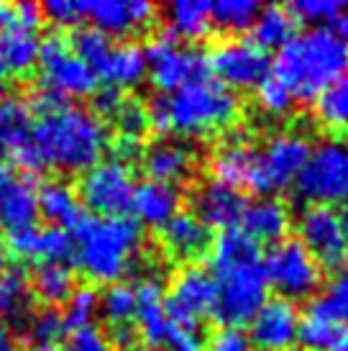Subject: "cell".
Wrapping results in <instances>:
<instances>
[{"instance_id":"cell-40","label":"cell","mask_w":348,"mask_h":351,"mask_svg":"<svg viewBox=\"0 0 348 351\" xmlns=\"http://www.w3.org/2000/svg\"><path fill=\"white\" fill-rule=\"evenodd\" d=\"M110 44H113V39L105 36L103 31L92 29V26H79V29H75L72 39H69L72 51H75L90 69L103 59V54L110 49Z\"/></svg>"},{"instance_id":"cell-28","label":"cell","mask_w":348,"mask_h":351,"mask_svg":"<svg viewBox=\"0 0 348 351\" xmlns=\"http://www.w3.org/2000/svg\"><path fill=\"white\" fill-rule=\"evenodd\" d=\"M343 323L333 315L325 298H318L308 305L305 315H300V331L297 341L308 351H330L333 341L338 339Z\"/></svg>"},{"instance_id":"cell-43","label":"cell","mask_w":348,"mask_h":351,"mask_svg":"<svg viewBox=\"0 0 348 351\" xmlns=\"http://www.w3.org/2000/svg\"><path fill=\"white\" fill-rule=\"evenodd\" d=\"M203 351H253L243 328H218L205 341Z\"/></svg>"},{"instance_id":"cell-50","label":"cell","mask_w":348,"mask_h":351,"mask_svg":"<svg viewBox=\"0 0 348 351\" xmlns=\"http://www.w3.org/2000/svg\"><path fill=\"white\" fill-rule=\"evenodd\" d=\"M113 159L126 167H131L138 159H144V144H141V138L118 136L116 144H113Z\"/></svg>"},{"instance_id":"cell-37","label":"cell","mask_w":348,"mask_h":351,"mask_svg":"<svg viewBox=\"0 0 348 351\" xmlns=\"http://www.w3.org/2000/svg\"><path fill=\"white\" fill-rule=\"evenodd\" d=\"M26 333L34 341V346H57V341L67 333L64 328V315L59 308H41L31 313L26 321Z\"/></svg>"},{"instance_id":"cell-56","label":"cell","mask_w":348,"mask_h":351,"mask_svg":"<svg viewBox=\"0 0 348 351\" xmlns=\"http://www.w3.org/2000/svg\"><path fill=\"white\" fill-rule=\"evenodd\" d=\"M29 351H64L62 346H34V349Z\"/></svg>"},{"instance_id":"cell-8","label":"cell","mask_w":348,"mask_h":351,"mask_svg":"<svg viewBox=\"0 0 348 351\" xmlns=\"http://www.w3.org/2000/svg\"><path fill=\"white\" fill-rule=\"evenodd\" d=\"M264 277L284 300L295 302L318 293L323 285V267L297 239H284L264 256Z\"/></svg>"},{"instance_id":"cell-7","label":"cell","mask_w":348,"mask_h":351,"mask_svg":"<svg viewBox=\"0 0 348 351\" xmlns=\"http://www.w3.org/2000/svg\"><path fill=\"white\" fill-rule=\"evenodd\" d=\"M146 75L151 77L162 93L179 90L187 82L210 77L208 67V51L197 47H179V36L166 23L156 31V36L146 44Z\"/></svg>"},{"instance_id":"cell-9","label":"cell","mask_w":348,"mask_h":351,"mask_svg":"<svg viewBox=\"0 0 348 351\" xmlns=\"http://www.w3.org/2000/svg\"><path fill=\"white\" fill-rule=\"evenodd\" d=\"M134 172L116 159H100L82 172L77 197L82 208L92 210L97 218H121L131 210L134 200Z\"/></svg>"},{"instance_id":"cell-34","label":"cell","mask_w":348,"mask_h":351,"mask_svg":"<svg viewBox=\"0 0 348 351\" xmlns=\"http://www.w3.org/2000/svg\"><path fill=\"white\" fill-rule=\"evenodd\" d=\"M261 5L256 0H218L210 3V21L213 26L228 34H241L253 26Z\"/></svg>"},{"instance_id":"cell-22","label":"cell","mask_w":348,"mask_h":351,"mask_svg":"<svg viewBox=\"0 0 348 351\" xmlns=\"http://www.w3.org/2000/svg\"><path fill=\"white\" fill-rule=\"evenodd\" d=\"M92 72L97 82L103 80L110 88H136L146 77L144 47H138L134 41H113L103 59L92 67Z\"/></svg>"},{"instance_id":"cell-42","label":"cell","mask_w":348,"mask_h":351,"mask_svg":"<svg viewBox=\"0 0 348 351\" xmlns=\"http://www.w3.org/2000/svg\"><path fill=\"white\" fill-rule=\"evenodd\" d=\"M346 5L348 3H343V0H295V3L287 5V10L295 16V21H308V23H315V26L325 23L328 26Z\"/></svg>"},{"instance_id":"cell-48","label":"cell","mask_w":348,"mask_h":351,"mask_svg":"<svg viewBox=\"0 0 348 351\" xmlns=\"http://www.w3.org/2000/svg\"><path fill=\"white\" fill-rule=\"evenodd\" d=\"M123 90L110 88V85H103L92 93V106H95V116L100 118H113V113L118 110V106L123 103Z\"/></svg>"},{"instance_id":"cell-20","label":"cell","mask_w":348,"mask_h":351,"mask_svg":"<svg viewBox=\"0 0 348 351\" xmlns=\"http://www.w3.org/2000/svg\"><path fill=\"white\" fill-rule=\"evenodd\" d=\"M210 169H213L215 180L223 185L253 193L256 172H259V152L243 138L225 141L210 156Z\"/></svg>"},{"instance_id":"cell-15","label":"cell","mask_w":348,"mask_h":351,"mask_svg":"<svg viewBox=\"0 0 348 351\" xmlns=\"http://www.w3.org/2000/svg\"><path fill=\"white\" fill-rule=\"evenodd\" d=\"M300 311L292 300L269 298L249 323L251 349L259 351H290L297 343Z\"/></svg>"},{"instance_id":"cell-52","label":"cell","mask_w":348,"mask_h":351,"mask_svg":"<svg viewBox=\"0 0 348 351\" xmlns=\"http://www.w3.org/2000/svg\"><path fill=\"white\" fill-rule=\"evenodd\" d=\"M325 29H330L333 34H338L340 39H346V41H348V5H346L343 10H340V13L336 16V19L330 21V23L325 26Z\"/></svg>"},{"instance_id":"cell-58","label":"cell","mask_w":348,"mask_h":351,"mask_svg":"<svg viewBox=\"0 0 348 351\" xmlns=\"http://www.w3.org/2000/svg\"><path fill=\"white\" fill-rule=\"evenodd\" d=\"M346 272H348V269H346Z\"/></svg>"},{"instance_id":"cell-36","label":"cell","mask_w":348,"mask_h":351,"mask_svg":"<svg viewBox=\"0 0 348 351\" xmlns=\"http://www.w3.org/2000/svg\"><path fill=\"white\" fill-rule=\"evenodd\" d=\"M105 315V321L116 328V326H131L136 315V287L128 282L110 285L105 293L100 295V308Z\"/></svg>"},{"instance_id":"cell-16","label":"cell","mask_w":348,"mask_h":351,"mask_svg":"<svg viewBox=\"0 0 348 351\" xmlns=\"http://www.w3.org/2000/svg\"><path fill=\"white\" fill-rule=\"evenodd\" d=\"M79 19L105 36H128L131 31L149 26L156 16L151 0H77Z\"/></svg>"},{"instance_id":"cell-51","label":"cell","mask_w":348,"mask_h":351,"mask_svg":"<svg viewBox=\"0 0 348 351\" xmlns=\"http://www.w3.org/2000/svg\"><path fill=\"white\" fill-rule=\"evenodd\" d=\"M113 341H116V346H121V349H134L136 331L131 326H116V328H113Z\"/></svg>"},{"instance_id":"cell-44","label":"cell","mask_w":348,"mask_h":351,"mask_svg":"<svg viewBox=\"0 0 348 351\" xmlns=\"http://www.w3.org/2000/svg\"><path fill=\"white\" fill-rule=\"evenodd\" d=\"M67 351H113V343H110V339L100 328L85 326L79 331L69 333Z\"/></svg>"},{"instance_id":"cell-54","label":"cell","mask_w":348,"mask_h":351,"mask_svg":"<svg viewBox=\"0 0 348 351\" xmlns=\"http://www.w3.org/2000/svg\"><path fill=\"white\" fill-rule=\"evenodd\" d=\"M8 269V249H5V241L0 239V277Z\"/></svg>"},{"instance_id":"cell-57","label":"cell","mask_w":348,"mask_h":351,"mask_svg":"<svg viewBox=\"0 0 348 351\" xmlns=\"http://www.w3.org/2000/svg\"><path fill=\"white\" fill-rule=\"evenodd\" d=\"M5 77H8V75H5V69L0 67V88H3V82H5Z\"/></svg>"},{"instance_id":"cell-18","label":"cell","mask_w":348,"mask_h":351,"mask_svg":"<svg viewBox=\"0 0 348 351\" xmlns=\"http://www.w3.org/2000/svg\"><path fill=\"white\" fill-rule=\"evenodd\" d=\"M34 177L16 172L10 167H0V223L13 228L34 226L39 218Z\"/></svg>"},{"instance_id":"cell-24","label":"cell","mask_w":348,"mask_h":351,"mask_svg":"<svg viewBox=\"0 0 348 351\" xmlns=\"http://www.w3.org/2000/svg\"><path fill=\"white\" fill-rule=\"evenodd\" d=\"M39 31L23 26L21 19L13 21L0 29V67L16 77L29 75L39 62Z\"/></svg>"},{"instance_id":"cell-17","label":"cell","mask_w":348,"mask_h":351,"mask_svg":"<svg viewBox=\"0 0 348 351\" xmlns=\"http://www.w3.org/2000/svg\"><path fill=\"white\" fill-rule=\"evenodd\" d=\"M246 197L241 190L223 185L218 180H208L203 185H197L192 193V210L190 213L205 223L208 228H236L241 223V215L246 210Z\"/></svg>"},{"instance_id":"cell-2","label":"cell","mask_w":348,"mask_h":351,"mask_svg":"<svg viewBox=\"0 0 348 351\" xmlns=\"http://www.w3.org/2000/svg\"><path fill=\"white\" fill-rule=\"evenodd\" d=\"M348 72V41L325 26L295 34L277 54L274 75L295 100L312 103Z\"/></svg>"},{"instance_id":"cell-47","label":"cell","mask_w":348,"mask_h":351,"mask_svg":"<svg viewBox=\"0 0 348 351\" xmlns=\"http://www.w3.org/2000/svg\"><path fill=\"white\" fill-rule=\"evenodd\" d=\"M205 339L200 331H190V328H177L172 326L166 333L164 351H203Z\"/></svg>"},{"instance_id":"cell-30","label":"cell","mask_w":348,"mask_h":351,"mask_svg":"<svg viewBox=\"0 0 348 351\" xmlns=\"http://www.w3.org/2000/svg\"><path fill=\"white\" fill-rule=\"evenodd\" d=\"M31 293L44 302V308H59L75 293V274L62 262L39 264L31 280Z\"/></svg>"},{"instance_id":"cell-33","label":"cell","mask_w":348,"mask_h":351,"mask_svg":"<svg viewBox=\"0 0 348 351\" xmlns=\"http://www.w3.org/2000/svg\"><path fill=\"white\" fill-rule=\"evenodd\" d=\"M29 131V108L18 98H0V167Z\"/></svg>"},{"instance_id":"cell-11","label":"cell","mask_w":348,"mask_h":351,"mask_svg":"<svg viewBox=\"0 0 348 351\" xmlns=\"http://www.w3.org/2000/svg\"><path fill=\"white\" fill-rule=\"evenodd\" d=\"M41 69V88L57 93L62 98H85L97 90L95 72L72 51L67 39L59 34H51L41 41L39 62Z\"/></svg>"},{"instance_id":"cell-39","label":"cell","mask_w":348,"mask_h":351,"mask_svg":"<svg viewBox=\"0 0 348 351\" xmlns=\"http://www.w3.org/2000/svg\"><path fill=\"white\" fill-rule=\"evenodd\" d=\"M253 90H256V103L269 116H287L295 108V95L274 72H269Z\"/></svg>"},{"instance_id":"cell-3","label":"cell","mask_w":348,"mask_h":351,"mask_svg":"<svg viewBox=\"0 0 348 351\" xmlns=\"http://www.w3.org/2000/svg\"><path fill=\"white\" fill-rule=\"evenodd\" d=\"M72 231H75L72 256L79 272L100 285H116L123 274L131 272L144 241L138 221L128 215L97 218L85 213V218Z\"/></svg>"},{"instance_id":"cell-55","label":"cell","mask_w":348,"mask_h":351,"mask_svg":"<svg viewBox=\"0 0 348 351\" xmlns=\"http://www.w3.org/2000/svg\"><path fill=\"white\" fill-rule=\"evenodd\" d=\"M338 218H340V226H343V234L348 236V203L340 208V213H338Z\"/></svg>"},{"instance_id":"cell-31","label":"cell","mask_w":348,"mask_h":351,"mask_svg":"<svg viewBox=\"0 0 348 351\" xmlns=\"http://www.w3.org/2000/svg\"><path fill=\"white\" fill-rule=\"evenodd\" d=\"M169 26L177 36L190 41L205 39L213 31L210 3L208 0H177L169 5Z\"/></svg>"},{"instance_id":"cell-14","label":"cell","mask_w":348,"mask_h":351,"mask_svg":"<svg viewBox=\"0 0 348 351\" xmlns=\"http://www.w3.org/2000/svg\"><path fill=\"white\" fill-rule=\"evenodd\" d=\"M300 241L323 269H340L348 262V236L338 210L330 205H308L297 218Z\"/></svg>"},{"instance_id":"cell-19","label":"cell","mask_w":348,"mask_h":351,"mask_svg":"<svg viewBox=\"0 0 348 351\" xmlns=\"http://www.w3.org/2000/svg\"><path fill=\"white\" fill-rule=\"evenodd\" d=\"M136 321L138 333L151 351H162L166 343V333L172 323L164 311V285L156 274L144 277L136 287Z\"/></svg>"},{"instance_id":"cell-27","label":"cell","mask_w":348,"mask_h":351,"mask_svg":"<svg viewBox=\"0 0 348 351\" xmlns=\"http://www.w3.org/2000/svg\"><path fill=\"white\" fill-rule=\"evenodd\" d=\"M36 203H39V213L49 223L64 228V231H72L85 218V208L79 203L77 193L62 180L44 182L36 190Z\"/></svg>"},{"instance_id":"cell-4","label":"cell","mask_w":348,"mask_h":351,"mask_svg":"<svg viewBox=\"0 0 348 351\" xmlns=\"http://www.w3.org/2000/svg\"><path fill=\"white\" fill-rule=\"evenodd\" d=\"M241 116V98L223 82L208 77L187 82L169 98L172 131L182 136H213L233 126Z\"/></svg>"},{"instance_id":"cell-21","label":"cell","mask_w":348,"mask_h":351,"mask_svg":"<svg viewBox=\"0 0 348 351\" xmlns=\"http://www.w3.org/2000/svg\"><path fill=\"white\" fill-rule=\"evenodd\" d=\"M159 241L179 262H192L210 249V228L200 223L190 210H179L159 228Z\"/></svg>"},{"instance_id":"cell-35","label":"cell","mask_w":348,"mask_h":351,"mask_svg":"<svg viewBox=\"0 0 348 351\" xmlns=\"http://www.w3.org/2000/svg\"><path fill=\"white\" fill-rule=\"evenodd\" d=\"M315 110L323 126L338 134H348V72L315 100Z\"/></svg>"},{"instance_id":"cell-6","label":"cell","mask_w":348,"mask_h":351,"mask_svg":"<svg viewBox=\"0 0 348 351\" xmlns=\"http://www.w3.org/2000/svg\"><path fill=\"white\" fill-rule=\"evenodd\" d=\"M295 193L308 205H333L348 200V144L328 138L312 147L295 180Z\"/></svg>"},{"instance_id":"cell-13","label":"cell","mask_w":348,"mask_h":351,"mask_svg":"<svg viewBox=\"0 0 348 351\" xmlns=\"http://www.w3.org/2000/svg\"><path fill=\"white\" fill-rule=\"evenodd\" d=\"M208 67L218 82L236 93L256 88L271 72V59L251 39H225L208 51Z\"/></svg>"},{"instance_id":"cell-26","label":"cell","mask_w":348,"mask_h":351,"mask_svg":"<svg viewBox=\"0 0 348 351\" xmlns=\"http://www.w3.org/2000/svg\"><path fill=\"white\" fill-rule=\"evenodd\" d=\"M141 162H144L149 180L177 185V182H182L184 177L192 175L195 154L187 144H179V141H159L151 149H146Z\"/></svg>"},{"instance_id":"cell-53","label":"cell","mask_w":348,"mask_h":351,"mask_svg":"<svg viewBox=\"0 0 348 351\" xmlns=\"http://www.w3.org/2000/svg\"><path fill=\"white\" fill-rule=\"evenodd\" d=\"M0 351H21L16 333L10 331L8 326H3V323H0Z\"/></svg>"},{"instance_id":"cell-32","label":"cell","mask_w":348,"mask_h":351,"mask_svg":"<svg viewBox=\"0 0 348 351\" xmlns=\"http://www.w3.org/2000/svg\"><path fill=\"white\" fill-rule=\"evenodd\" d=\"M31 280L21 267L5 269L0 277V318L3 321H21L31 311Z\"/></svg>"},{"instance_id":"cell-25","label":"cell","mask_w":348,"mask_h":351,"mask_svg":"<svg viewBox=\"0 0 348 351\" xmlns=\"http://www.w3.org/2000/svg\"><path fill=\"white\" fill-rule=\"evenodd\" d=\"M179 203H182V193L177 185L146 180L141 185H136L131 210L144 226L162 228L172 215L179 213Z\"/></svg>"},{"instance_id":"cell-45","label":"cell","mask_w":348,"mask_h":351,"mask_svg":"<svg viewBox=\"0 0 348 351\" xmlns=\"http://www.w3.org/2000/svg\"><path fill=\"white\" fill-rule=\"evenodd\" d=\"M325 302L330 305L333 315H336L343 326H348V272L338 274V277L333 280L328 295H325Z\"/></svg>"},{"instance_id":"cell-10","label":"cell","mask_w":348,"mask_h":351,"mask_svg":"<svg viewBox=\"0 0 348 351\" xmlns=\"http://www.w3.org/2000/svg\"><path fill=\"white\" fill-rule=\"evenodd\" d=\"M218 302V282L205 267H182L164 295L166 318L177 328L200 331V321L213 315Z\"/></svg>"},{"instance_id":"cell-29","label":"cell","mask_w":348,"mask_h":351,"mask_svg":"<svg viewBox=\"0 0 348 351\" xmlns=\"http://www.w3.org/2000/svg\"><path fill=\"white\" fill-rule=\"evenodd\" d=\"M297 21L292 16L287 5H266L259 10V16L251 26V41L259 49H282L287 41L295 36Z\"/></svg>"},{"instance_id":"cell-23","label":"cell","mask_w":348,"mask_h":351,"mask_svg":"<svg viewBox=\"0 0 348 351\" xmlns=\"http://www.w3.org/2000/svg\"><path fill=\"white\" fill-rule=\"evenodd\" d=\"M292 228L290 208L277 197H259L246 203L241 215V231L251 236L256 244H279Z\"/></svg>"},{"instance_id":"cell-38","label":"cell","mask_w":348,"mask_h":351,"mask_svg":"<svg viewBox=\"0 0 348 351\" xmlns=\"http://www.w3.org/2000/svg\"><path fill=\"white\" fill-rule=\"evenodd\" d=\"M64 328L69 333L79 331L85 326H92L97 308H100V295L92 287H75V293L69 295V300L64 302Z\"/></svg>"},{"instance_id":"cell-46","label":"cell","mask_w":348,"mask_h":351,"mask_svg":"<svg viewBox=\"0 0 348 351\" xmlns=\"http://www.w3.org/2000/svg\"><path fill=\"white\" fill-rule=\"evenodd\" d=\"M41 16H47L49 21H54L59 26H72L79 21L77 0H47L41 5Z\"/></svg>"},{"instance_id":"cell-49","label":"cell","mask_w":348,"mask_h":351,"mask_svg":"<svg viewBox=\"0 0 348 351\" xmlns=\"http://www.w3.org/2000/svg\"><path fill=\"white\" fill-rule=\"evenodd\" d=\"M146 116H149V126L159 131V134H169L172 131V118H169V98L166 95H154L146 106Z\"/></svg>"},{"instance_id":"cell-12","label":"cell","mask_w":348,"mask_h":351,"mask_svg":"<svg viewBox=\"0 0 348 351\" xmlns=\"http://www.w3.org/2000/svg\"><path fill=\"white\" fill-rule=\"evenodd\" d=\"M310 152H312V144L305 134L284 131L271 136L264 152H259V172H256L253 193L271 197V193L295 185Z\"/></svg>"},{"instance_id":"cell-41","label":"cell","mask_w":348,"mask_h":351,"mask_svg":"<svg viewBox=\"0 0 348 351\" xmlns=\"http://www.w3.org/2000/svg\"><path fill=\"white\" fill-rule=\"evenodd\" d=\"M118 128V136L126 138H141L149 128V116H146V106L136 98H123L118 110L110 118Z\"/></svg>"},{"instance_id":"cell-1","label":"cell","mask_w":348,"mask_h":351,"mask_svg":"<svg viewBox=\"0 0 348 351\" xmlns=\"http://www.w3.org/2000/svg\"><path fill=\"white\" fill-rule=\"evenodd\" d=\"M34 113L29 123V144L41 169L87 172L108 149V128L82 106L69 103L51 90L41 88L26 106Z\"/></svg>"},{"instance_id":"cell-5","label":"cell","mask_w":348,"mask_h":351,"mask_svg":"<svg viewBox=\"0 0 348 351\" xmlns=\"http://www.w3.org/2000/svg\"><path fill=\"white\" fill-rule=\"evenodd\" d=\"M218 282V302H215V321L221 328H243L269 300V285L264 277V256L236 267H225L210 272Z\"/></svg>"}]
</instances>
